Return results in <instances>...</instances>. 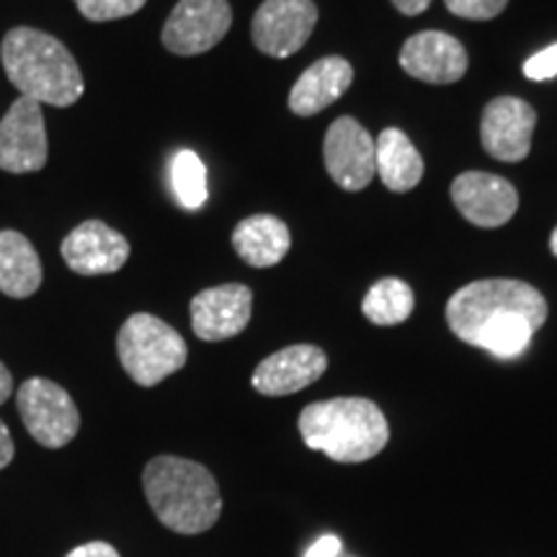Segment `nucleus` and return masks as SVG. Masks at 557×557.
<instances>
[{
    "label": "nucleus",
    "mask_w": 557,
    "mask_h": 557,
    "mask_svg": "<svg viewBox=\"0 0 557 557\" xmlns=\"http://www.w3.org/2000/svg\"><path fill=\"white\" fill-rule=\"evenodd\" d=\"M547 320V299L519 278H480L451 295L447 323L465 344L519 359Z\"/></svg>",
    "instance_id": "obj_1"
},
{
    "label": "nucleus",
    "mask_w": 557,
    "mask_h": 557,
    "mask_svg": "<svg viewBox=\"0 0 557 557\" xmlns=\"http://www.w3.org/2000/svg\"><path fill=\"white\" fill-rule=\"evenodd\" d=\"M5 75L24 99L39 107H73L81 99L86 83L73 54L60 39L32 26H16L0 45Z\"/></svg>",
    "instance_id": "obj_2"
},
{
    "label": "nucleus",
    "mask_w": 557,
    "mask_h": 557,
    "mask_svg": "<svg viewBox=\"0 0 557 557\" xmlns=\"http://www.w3.org/2000/svg\"><path fill=\"white\" fill-rule=\"evenodd\" d=\"M143 487L160 524L173 532L201 534L218 524L222 513L218 480L194 459L173 455L150 459Z\"/></svg>",
    "instance_id": "obj_3"
},
{
    "label": "nucleus",
    "mask_w": 557,
    "mask_h": 557,
    "mask_svg": "<svg viewBox=\"0 0 557 557\" xmlns=\"http://www.w3.org/2000/svg\"><path fill=\"white\" fill-rule=\"evenodd\" d=\"M299 434L310 449L344 465L377 457L389 442L387 418L367 398H333L310 403L299 413Z\"/></svg>",
    "instance_id": "obj_4"
},
{
    "label": "nucleus",
    "mask_w": 557,
    "mask_h": 557,
    "mask_svg": "<svg viewBox=\"0 0 557 557\" xmlns=\"http://www.w3.org/2000/svg\"><path fill=\"white\" fill-rule=\"evenodd\" d=\"M116 351H120L124 372L139 387L160 385L189 359V348L181 333L150 312H137L127 318L116 338Z\"/></svg>",
    "instance_id": "obj_5"
},
{
    "label": "nucleus",
    "mask_w": 557,
    "mask_h": 557,
    "mask_svg": "<svg viewBox=\"0 0 557 557\" xmlns=\"http://www.w3.org/2000/svg\"><path fill=\"white\" fill-rule=\"evenodd\" d=\"M21 421L41 447L60 449L75 438L81 429V413L67 389L45 377H32L16 393Z\"/></svg>",
    "instance_id": "obj_6"
},
{
    "label": "nucleus",
    "mask_w": 557,
    "mask_h": 557,
    "mask_svg": "<svg viewBox=\"0 0 557 557\" xmlns=\"http://www.w3.org/2000/svg\"><path fill=\"white\" fill-rule=\"evenodd\" d=\"M233 26L227 0H178L163 26L165 50L194 58L218 47Z\"/></svg>",
    "instance_id": "obj_7"
},
{
    "label": "nucleus",
    "mask_w": 557,
    "mask_h": 557,
    "mask_svg": "<svg viewBox=\"0 0 557 557\" xmlns=\"http://www.w3.org/2000/svg\"><path fill=\"white\" fill-rule=\"evenodd\" d=\"M323 158L329 176L346 191L367 189L377 173L374 137L354 116H341L331 124L325 132Z\"/></svg>",
    "instance_id": "obj_8"
},
{
    "label": "nucleus",
    "mask_w": 557,
    "mask_h": 557,
    "mask_svg": "<svg viewBox=\"0 0 557 557\" xmlns=\"http://www.w3.org/2000/svg\"><path fill=\"white\" fill-rule=\"evenodd\" d=\"M315 24L312 0H263L250 24V37L269 58H289L308 45Z\"/></svg>",
    "instance_id": "obj_9"
},
{
    "label": "nucleus",
    "mask_w": 557,
    "mask_h": 557,
    "mask_svg": "<svg viewBox=\"0 0 557 557\" xmlns=\"http://www.w3.org/2000/svg\"><path fill=\"white\" fill-rule=\"evenodd\" d=\"M45 114L37 101L18 96L0 120V171L37 173L47 165Z\"/></svg>",
    "instance_id": "obj_10"
},
{
    "label": "nucleus",
    "mask_w": 557,
    "mask_h": 557,
    "mask_svg": "<svg viewBox=\"0 0 557 557\" xmlns=\"http://www.w3.org/2000/svg\"><path fill=\"white\" fill-rule=\"evenodd\" d=\"M537 111L517 96H498L487 103L480 120V143L491 158L519 163L532 150Z\"/></svg>",
    "instance_id": "obj_11"
},
{
    "label": "nucleus",
    "mask_w": 557,
    "mask_h": 557,
    "mask_svg": "<svg viewBox=\"0 0 557 557\" xmlns=\"http://www.w3.org/2000/svg\"><path fill=\"white\" fill-rule=\"evenodd\" d=\"M451 201L478 227H500L517 214L519 191L511 181L483 171L459 173L451 181Z\"/></svg>",
    "instance_id": "obj_12"
},
{
    "label": "nucleus",
    "mask_w": 557,
    "mask_h": 557,
    "mask_svg": "<svg viewBox=\"0 0 557 557\" xmlns=\"http://www.w3.org/2000/svg\"><path fill=\"white\" fill-rule=\"evenodd\" d=\"M253 292L246 284L209 287L191 299V329L201 341H227L248 329Z\"/></svg>",
    "instance_id": "obj_13"
},
{
    "label": "nucleus",
    "mask_w": 557,
    "mask_h": 557,
    "mask_svg": "<svg viewBox=\"0 0 557 557\" xmlns=\"http://www.w3.org/2000/svg\"><path fill=\"white\" fill-rule=\"evenodd\" d=\"M400 67L416 81L449 86L468 73V52L451 34L418 32L403 45Z\"/></svg>",
    "instance_id": "obj_14"
},
{
    "label": "nucleus",
    "mask_w": 557,
    "mask_h": 557,
    "mask_svg": "<svg viewBox=\"0 0 557 557\" xmlns=\"http://www.w3.org/2000/svg\"><path fill=\"white\" fill-rule=\"evenodd\" d=\"M62 259L75 274H114L129 261V240L101 220L83 222L62 240Z\"/></svg>",
    "instance_id": "obj_15"
},
{
    "label": "nucleus",
    "mask_w": 557,
    "mask_h": 557,
    "mask_svg": "<svg viewBox=\"0 0 557 557\" xmlns=\"http://www.w3.org/2000/svg\"><path fill=\"white\" fill-rule=\"evenodd\" d=\"M329 369V357L323 348L310 344L287 346L282 351L271 354L256 367L250 385L269 398H282L305 389L312 382H318Z\"/></svg>",
    "instance_id": "obj_16"
},
{
    "label": "nucleus",
    "mask_w": 557,
    "mask_h": 557,
    "mask_svg": "<svg viewBox=\"0 0 557 557\" xmlns=\"http://www.w3.org/2000/svg\"><path fill=\"white\" fill-rule=\"evenodd\" d=\"M354 67L344 58H323L299 75L289 90V109L297 116H315L351 88Z\"/></svg>",
    "instance_id": "obj_17"
},
{
    "label": "nucleus",
    "mask_w": 557,
    "mask_h": 557,
    "mask_svg": "<svg viewBox=\"0 0 557 557\" xmlns=\"http://www.w3.org/2000/svg\"><path fill=\"white\" fill-rule=\"evenodd\" d=\"M289 227L274 214H250L233 230V248L248 267H276L289 253Z\"/></svg>",
    "instance_id": "obj_18"
},
{
    "label": "nucleus",
    "mask_w": 557,
    "mask_h": 557,
    "mask_svg": "<svg viewBox=\"0 0 557 557\" xmlns=\"http://www.w3.org/2000/svg\"><path fill=\"white\" fill-rule=\"evenodd\" d=\"M41 287V261L29 238L0 230V292L13 299L32 297Z\"/></svg>",
    "instance_id": "obj_19"
},
{
    "label": "nucleus",
    "mask_w": 557,
    "mask_h": 557,
    "mask_svg": "<svg viewBox=\"0 0 557 557\" xmlns=\"http://www.w3.org/2000/svg\"><path fill=\"white\" fill-rule=\"evenodd\" d=\"M374 148H377V173L389 191L403 194L421 184L423 158L406 132L395 127L382 129Z\"/></svg>",
    "instance_id": "obj_20"
},
{
    "label": "nucleus",
    "mask_w": 557,
    "mask_h": 557,
    "mask_svg": "<svg viewBox=\"0 0 557 557\" xmlns=\"http://www.w3.org/2000/svg\"><path fill=\"white\" fill-rule=\"evenodd\" d=\"M416 308V295L403 278H380L374 282L361 302V312L374 325L406 323Z\"/></svg>",
    "instance_id": "obj_21"
},
{
    "label": "nucleus",
    "mask_w": 557,
    "mask_h": 557,
    "mask_svg": "<svg viewBox=\"0 0 557 557\" xmlns=\"http://www.w3.org/2000/svg\"><path fill=\"white\" fill-rule=\"evenodd\" d=\"M171 189L184 209H201L207 201V169L194 150H178L171 160Z\"/></svg>",
    "instance_id": "obj_22"
},
{
    "label": "nucleus",
    "mask_w": 557,
    "mask_h": 557,
    "mask_svg": "<svg viewBox=\"0 0 557 557\" xmlns=\"http://www.w3.org/2000/svg\"><path fill=\"white\" fill-rule=\"evenodd\" d=\"M148 0H75L83 18L88 21H116L135 16Z\"/></svg>",
    "instance_id": "obj_23"
},
{
    "label": "nucleus",
    "mask_w": 557,
    "mask_h": 557,
    "mask_svg": "<svg viewBox=\"0 0 557 557\" xmlns=\"http://www.w3.org/2000/svg\"><path fill=\"white\" fill-rule=\"evenodd\" d=\"M449 13L468 21H491L506 9L508 0H444Z\"/></svg>",
    "instance_id": "obj_24"
},
{
    "label": "nucleus",
    "mask_w": 557,
    "mask_h": 557,
    "mask_svg": "<svg viewBox=\"0 0 557 557\" xmlns=\"http://www.w3.org/2000/svg\"><path fill=\"white\" fill-rule=\"evenodd\" d=\"M524 75L529 81L557 78V45H549L524 62Z\"/></svg>",
    "instance_id": "obj_25"
},
{
    "label": "nucleus",
    "mask_w": 557,
    "mask_h": 557,
    "mask_svg": "<svg viewBox=\"0 0 557 557\" xmlns=\"http://www.w3.org/2000/svg\"><path fill=\"white\" fill-rule=\"evenodd\" d=\"M67 557H120V553L109 542H88V545L75 547Z\"/></svg>",
    "instance_id": "obj_26"
},
{
    "label": "nucleus",
    "mask_w": 557,
    "mask_h": 557,
    "mask_svg": "<svg viewBox=\"0 0 557 557\" xmlns=\"http://www.w3.org/2000/svg\"><path fill=\"white\" fill-rule=\"evenodd\" d=\"M341 553V540L336 534H325V537H320L315 545L308 549V555L305 557H338Z\"/></svg>",
    "instance_id": "obj_27"
},
{
    "label": "nucleus",
    "mask_w": 557,
    "mask_h": 557,
    "mask_svg": "<svg viewBox=\"0 0 557 557\" xmlns=\"http://www.w3.org/2000/svg\"><path fill=\"white\" fill-rule=\"evenodd\" d=\"M13 451H16V447H13L11 431L3 421H0V470L9 468L11 459H13Z\"/></svg>",
    "instance_id": "obj_28"
},
{
    "label": "nucleus",
    "mask_w": 557,
    "mask_h": 557,
    "mask_svg": "<svg viewBox=\"0 0 557 557\" xmlns=\"http://www.w3.org/2000/svg\"><path fill=\"white\" fill-rule=\"evenodd\" d=\"M389 3H393L400 13H406V16H418V13L429 9L431 0H389Z\"/></svg>",
    "instance_id": "obj_29"
},
{
    "label": "nucleus",
    "mask_w": 557,
    "mask_h": 557,
    "mask_svg": "<svg viewBox=\"0 0 557 557\" xmlns=\"http://www.w3.org/2000/svg\"><path fill=\"white\" fill-rule=\"evenodd\" d=\"M11 393H13V377H11L9 367L0 361V406L11 398Z\"/></svg>",
    "instance_id": "obj_30"
},
{
    "label": "nucleus",
    "mask_w": 557,
    "mask_h": 557,
    "mask_svg": "<svg viewBox=\"0 0 557 557\" xmlns=\"http://www.w3.org/2000/svg\"><path fill=\"white\" fill-rule=\"evenodd\" d=\"M549 250H553V256H557V227L553 230V238H549Z\"/></svg>",
    "instance_id": "obj_31"
}]
</instances>
